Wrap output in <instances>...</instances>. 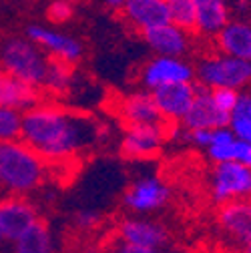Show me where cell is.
Segmentation results:
<instances>
[{
  "instance_id": "6da1fadb",
  "label": "cell",
  "mask_w": 251,
  "mask_h": 253,
  "mask_svg": "<svg viewBox=\"0 0 251 253\" xmlns=\"http://www.w3.org/2000/svg\"><path fill=\"white\" fill-rule=\"evenodd\" d=\"M103 135L105 126L95 117L39 103L22 117L20 141L37 151L46 163L65 165L92 149Z\"/></svg>"
},
{
  "instance_id": "7a4b0ae2",
  "label": "cell",
  "mask_w": 251,
  "mask_h": 253,
  "mask_svg": "<svg viewBox=\"0 0 251 253\" xmlns=\"http://www.w3.org/2000/svg\"><path fill=\"white\" fill-rule=\"evenodd\" d=\"M48 175V163L26 143H0V189L12 195H26L39 189Z\"/></svg>"
},
{
  "instance_id": "3957f363",
  "label": "cell",
  "mask_w": 251,
  "mask_h": 253,
  "mask_svg": "<svg viewBox=\"0 0 251 253\" xmlns=\"http://www.w3.org/2000/svg\"><path fill=\"white\" fill-rule=\"evenodd\" d=\"M50 56L28 39H10L0 48L2 71L41 88L46 79Z\"/></svg>"
},
{
  "instance_id": "277c9868",
  "label": "cell",
  "mask_w": 251,
  "mask_h": 253,
  "mask_svg": "<svg viewBox=\"0 0 251 253\" xmlns=\"http://www.w3.org/2000/svg\"><path fill=\"white\" fill-rule=\"evenodd\" d=\"M197 84L205 88H243L251 83V60L235 58L223 52L207 54L197 60Z\"/></svg>"
},
{
  "instance_id": "5b68a950",
  "label": "cell",
  "mask_w": 251,
  "mask_h": 253,
  "mask_svg": "<svg viewBox=\"0 0 251 253\" xmlns=\"http://www.w3.org/2000/svg\"><path fill=\"white\" fill-rule=\"evenodd\" d=\"M209 185L211 197L219 205L239 199H251V167L233 161L215 163Z\"/></svg>"
},
{
  "instance_id": "8992f818",
  "label": "cell",
  "mask_w": 251,
  "mask_h": 253,
  "mask_svg": "<svg viewBox=\"0 0 251 253\" xmlns=\"http://www.w3.org/2000/svg\"><path fill=\"white\" fill-rule=\"evenodd\" d=\"M171 197L169 187L157 175H143L135 179L125 191L123 203L135 215H149L159 211Z\"/></svg>"
},
{
  "instance_id": "52a82bcc",
  "label": "cell",
  "mask_w": 251,
  "mask_h": 253,
  "mask_svg": "<svg viewBox=\"0 0 251 253\" xmlns=\"http://www.w3.org/2000/svg\"><path fill=\"white\" fill-rule=\"evenodd\" d=\"M195 79V67L181 56H161L157 54L143 67L141 83L147 90H155L165 84L175 83H193Z\"/></svg>"
},
{
  "instance_id": "ba28073f",
  "label": "cell",
  "mask_w": 251,
  "mask_h": 253,
  "mask_svg": "<svg viewBox=\"0 0 251 253\" xmlns=\"http://www.w3.org/2000/svg\"><path fill=\"white\" fill-rule=\"evenodd\" d=\"M167 139V123L165 125H133L127 126L121 139V153L129 159H149L161 151Z\"/></svg>"
},
{
  "instance_id": "9c48e42d",
  "label": "cell",
  "mask_w": 251,
  "mask_h": 253,
  "mask_svg": "<svg viewBox=\"0 0 251 253\" xmlns=\"http://www.w3.org/2000/svg\"><path fill=\"white\" fill-rule=\"evenodd\" d=\"M153 99L159 107L161 117L167 123H181L185 115L193 107V101L197 97V83H175L165 84L151 90Z\"/></svg>"
},
{
  "instance_id": "30bf717a",
  "label": "cell",
  "mask_w": 251,
  "mask_h": 253,
  "mask_svg": "<svg viewBox=\"0 0 251 253\" xmlns=\"http://www.w3.org/2000/svg\"><path fill=\"white\" fill-rule=\"evenodd\" d=\"M37 219V209L24 197L12 195L0 199V247L10 245Z\"/></svg>"
},
{
  "instance_id": "8fae6325",
  "label": "cell",
  "mask_w": 251,
  "mask_h": 253,
  "mask_svg": "<svg viewBox=\"0 0 251 253\" xmlns=\"http://www.w3.org/2000/svg\"><path fill=\"white\" fill-rule=\"evenodd\" d=\"M26 35H28V41L39 44L50 58H58L62 62L73 65V62H77L83 56V46L79 41L58 33V30H52L48 26L33 24L26 28Z\"/></svg>"
},
{
  "instance_id": "7c38bea8",
  "label": "cell",
  "mask_w": 251,
  "mask_h": 253,
  "mask_svg": "<svg viewBox=\"0 0 251 253\" xmlns=\"http://www.w3.org/2000/svg\"><path fill=\"white\" fill-rule=\"evenodd\" d=\"M119 237L125 243L151 247V249H161L169 239V235L161 223H157L153 219H147L143 215L123 219L119 223Z\"/></svg>"
},
{
  "instance_id": "4fadbf2b",
  "label": "cell",
  "mask_w": 251,
  "mask_h": 253,
  "mask_svg": "<svg viewBox=\"0 0 251 253\" xmlns=\"http://www.w3.org/2000/svg\"><path fill=\"white\" fill-rule=\"evenodd\" d=\"M117 115L127 126L133 125H165L167 121L161 117L151 90H141L123 97L117 105Z\"/></svg>"
},
{
  "instance_id": "5bb4252c",
  "label": "cell",
  "mask_w": 251,
  "mask_h": 253,
  "mask_svg": "<svg viewBox=\"0 0 251 253\" xmlns=\"http://www.w3.org/2000/svg\"><path fill=\"white\" fill-rule=\"evenodd\" d=\"M229 113H223L211 99V88L197 84V97L193 107L185 115L181 125L185 129H217V126H229Z\"/></svg>"
},
{
  "instance_id": "9a60e30c",
  "label": "cell",
  "mask_w": 251,
  "mask_h": 253,
  "mask_svg": "<svg viewBox=\"0 0 251 253\" xmlns=\"http://www.w3.org/2000/svg\"><path fill=\"white\" fill-rule=\"evenodd\" d=\"M217 223L221 227V231L237 245L249 243L251 241V199L223 203L217 215Z\"/></svg>"
},
{
  "instance_id": "2e32d148",
  "label": "cell",
  "mask_w": 251,
  "mask_h": 253,
  "mask_svg": "<svg viewBox=\"0 0 251 253\" xmlns=\"http://www.w3.org/2000/svg\"><path fill=\"white\" fill-rule=\"evenodd\" d=\"M121 12L125 20L141 33L171 22L165 0H125Z\"/></svg>"
},
{
  "instance_id": "e0dca14e",
  "label": "cell",
  "mask_w": 251,
  "mask_h": 253,
  "mask_svg": "<svg viewBox=\"0 0 251 253\" xmlns=\"http://www.w3.org/2000/svg\"><path fill=\"white\" fill-rule=\"evenodd\" d=\"M143 37H145L147 44L151 46V50H155L161 56H181L183 58L191 48L189 33L171 22L145 30Z\"/></svg>"
},
{
  "instance_id": "ac0fdd59",
  "label": "cell",
  "mask_w": 251,
  "mask_h": 253,
  "mask_svg": "<svg viewBox=\"0 0 251 253\" xmlns=\"http://www.w3.org/2000/svg\"><path fill=\"white\" fill-rule=\"evenodd\" d=\"M219 52L251 60V22L245 18L229 20L219 33L213 37Z\"/></svg>"
},
{
  "instance_id": "d6986e66",
  "label": "cell",
  "mask_w": 251,
  "mask_h": 253,
  "mask_svg": "<svg viewBox=\"0 0 251 253\" xmlns=\"http://www.w3.org/2000/svg\"><path fill=\"white\" fill-rule=\"evenodd\" d=\"M41 103V90L4 71H0V107L26 113Z\"/></svg>"
},
{
  "instance_id": "ffe728a7",
  "label": "cell",
  "mask_w": 251,
  "mask_h": 253,
  "mask_svg": "<svg viewBox=\"0 0 251 253\" xmlns=\"http://www.w3.org/2000/svg\"><path fill=\"white\" fill-rule=\"evenodd\" d=\"M197 10V33L203 37H215L229 20V0H193Z\"/></svg>"
},
{
  "instance_id": "44dd1931",
  "label": "cell",
  "mask_w": 251,
  "mask_h": 253,
  "mask_svg": "<svg viewBox=\"0 0 251 253\" xmlns=\"http://www.w3.org/2000/svg\"><path fill=\"white\" fill-rule=\"evenodd\" d=\"M54 251H56L54 235L42 219H37L35 223H30L10 243V253H54Z\"/></svg>"
},
{
  "instance_id": "7402d4cb",
  "label": "cell",
  "mask_w": 251,
  "mask_h": 253,
  "mask_svg": "<svg viewBox=\"0 0 251 253\" xmlns=\"http://www.w3.org/2000/svg\"><path fill=\"white\" fill-rule=\"evenodd\" d=\"M205 151L213 163L233 161V163H241L245 167H251V145L237 139V137H233L231 141L221 143V145H209Z\"/></svg>"
},
{
  "instance_id": "603a6c76",
  "label": "cell",
  "mask_w": 251,
  "mask_h": 253,
  "mask_svg": "<svg viewBox=\"0 0 251 253\" xmlns=\"http://www.w3.org/2000/svg\"><path fill=\"white\" fill-rule=\"evenodd\" d=\"M229 129L237 139L251 145V94L239 97V103L229 117Z\"/></svg>"
},
{
  "instance_id": "cb8c5ba5",
  "label": "cell",
  "mask_w": 251,
  "mask_h": 253,
  "mask_svg": "<svg viewBox=\"0 0 251 253\" xmlns=\"http://www.w3.org/2000/svg\"><path fill=\"white\" fill-rule=\"evenodd\" d=\"M73 84V71L69 62H62L58 58H50L48 71L44 79V88L54 92V94H65Z\"/></svg>"
},
{
  "instance_id": "d4e9b609",
  "label": "cell",
  "mask_w": 251,
  "mask_h": 253,
  "mask_svg": "<svg viewBox=\"0 0 251 253\" xmlns=\"http://www.w3.org/2000/svg\"><path fill=\"white\" fill-rule=\"evenodd\" d=\"M169 8V20L171 24L193 33L197 30V10L193 0H165Z\"/></svg>"
},
{
  "instance_id": "484cf974",
  "label": "cell",
  "mask_w": 251,
  "mask_h": 253,
  "mask_svg": "<svg viewBox=\"0 0 251 253\" xmlns=\"http://www.w3.org/2000/svg\"><path fill=\"white\" fill-rule=\"evenodd\" d=\"M22 117L24 113L0 107V143L18 141L22 135Z\"/></svg>"
},
{
  "instance_id": "4316f807",
  "label": "cell",
  "mask_w": 251,
  "mask_h": 253,
  "mask_svg": "<svg viewBox=\"0 0 251 253\" xmlns=\"http://www.w3.org/2000/svg\"><path fill=\"white\" fill-rule=\"evenodd\" d=\"M239 90H235V88H211V99H213V103L221 109L223 113H233V109L237 107V103H239Z\"/></svg>"
},
{
  "instance_id": "83f0119b",
  "label": "cell",
  "mask_w": 251,
  "mask_h": 253,
  "mask_svg": "<svg viewBox=\"0 0 251 253\" xmlns=\"http://www.w3.org/2000/svg\"><path fill=\"white\" fill-rule=\"evenodd\" d=\"M46 16L54 24H62V22L71 20L73 2H69V0H52V2L48 4V8H46Z\"/></svg>"
},
{
  "instance_id": "f1b7e54d",
  "label": "cell",
  "mask_w": 251,
  "mask_h": 253,
  "mask_svg": "<svg viewBox=\"0 0 251 253\" xmlns=\"http://www.w3.org/2000/svg\"><path fill=\"white\" fill-rule=\"evenodd\" d=\"M183 141L191 143L199 149H207L211 145V129H185Z\"/></svg>"
},
{
  "instance_id": "f546056e",
  "label": "cell",
  "mask_w": 251,
  "mask_h": 253,
  "mask_svg": "<svg viewBox=\"0 0 251 253\" xmlns=\"http://www.w3.org/2000/svg\"><path fill=\"white\" fill-rule=\"evenodd\" d=\"M115 253H159V249L141 247V245H133V243H125V241H121V243L117 245Z\"/></svg>"
},
{
  "instance_id": "4dcf8cb0",
  "label": "cell",
  "mask_w": 251,
  "mask_h": 253,
  "mask_svg": "<svg viewBox=\"0 0 251 253\" xmlns=\"http://www.w3.org/2000/svg\"><path fill=\"white\" fill-rule=\"evenodd\" d=\"M97 223H99V215L92 213V211H81V213L77 215V225H79V227L88 229V227H95Z\"/></svg>"
},
{
  "instance_id": "1f68e13d",
  "label": "cell",
  "mask_w": 251,
  "mask_h": 253,
  "mask_svg": "<svg viewBox=\"0 0 251 253\" xmlns=\"http://www.w3.org/2000/svg\"><path fill=\"white\" fill-rule=\"evenodd\" d=\"M107 2V6H111V8H123V4H125V0H105Z\"/></svg>"
},
{
  "instance_id": "d6a6232c",
  "label": "cell",
  "mask_w": 251,
  "mask_h": 253,
  "mask_svg": "<svg viewBox=\"0 0 251 253\" xmlns=\"http://www.w3.org/2000/svg\"><path fill=\"white\" fill-rule=\"evenodd\" d=\"M241 253H251V241L245 243V245H241Z\"/></svg>"
},
{
  "instance_id": "836d02e7",
  "label": "cell",
  "mask_w": 251,
  "mask_h": 253,
  "mask_svg": "<svg viewBox=\"0 0 251 253\" xmlns=\"http://www.w3.org/2000/svg\"><path fill=\"white\" fill-rule=\"evenodd\" d=\"M69 2H75V0H69Z\"/></svg>"
}]
</instances>
